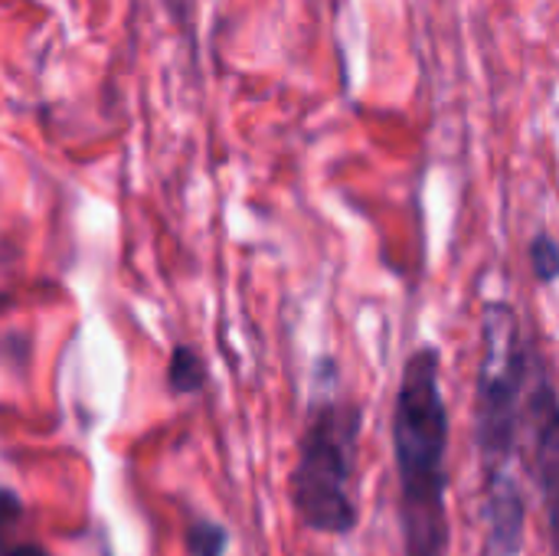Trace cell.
I'll return each instance as SVG.
<instances>
[{
  "mask_svg": "<svg viewBox=\"0 0 559 556\" xmlns=\"http://www.w3.org/2000/svg\"><path fill=\"white\" fill-rule=\"evenodd\" d=\"M537 331L527 334L508 298L481 305V360L475 387V449L481 459V556H521L527 495L521 482V397Z\"/></svg>",
  "mask_w": 559,
  "mask_h": 556,
  "instance_id": "obj_1",
  "label": "cell"
},
{
  "mask_svg": "<svg viewBox=\"0 0 559 556\" xmlns=\"http://www.w3.org/2000/svg\"><path fill=\"white\" fill-rule=\"evenodd\" d=\"M527 256H531V272H534L537 285H544V288L554 285L559 275V246L557 239H554V233L540 229V233L531 239Z\"/></svg>",
  "mask_w": 559,
  "mask_h": 556,
  "instance_id": "obj_7",
  "label": "cell"
},
{
  "mask_svg": "<svg viewBox=\"0 0 559 556\" xmlns=\"http://www.w3.org/2000/svg\"><path fill=\"white\" fill-rule=\"evenodd\" d=\"M364 436V406L341 383L334 357H318L311 397L298 436V459L288 478V501L301 528L328 537H347L360 524L357 459Z\"/></svg>",
  "mask_w": 559,
  "mask_h": 556,
  "instance_id": "obj_3",
  "label": "cell"
},
{
  "mask_svg": "<svg viewBox=\"0 0 559 556\" xmlns=\"http://www.w3.org/2000/svg\"><path fill=\"white\" fill-rule=\"evenodd\" d=\"M26 508L10 485H0V556H52L39 541L23 534Z\"/></svg>",
  "mask_w": 559,
  "mask_h": 556,
  "instance_id": "obj_5",
  "label": "cell"
},
{
  "mask_svg": "<svg viewBox=\"0 0 559 556\" xmlns=\"http://www.w3.org/2000/svg\"><path fill=\"white\" fill-rule=\"evenodd\" d=\"M390 436L400 485L403 556H449L452 423L442 393V351L436 344H419L403 360Z\"/></svg>",
  "mask_w": 559,
  "mask_h": 556,
  "instance_id": "obj_2",
  "label": "cell"
},
{
  "mask_svg": "<svg viewBox=\"0 0 559 556\" xmlns=\"http://www.w3.org/2000/svg\"><path fill=\"white\" fill-rule=\"evenodd\" d=\"M170 10H174V20L177 23H187V0H167Z\"/></svg>",
  "mask_w": 559,
  "mask_h": 556,
  "instance_id": "obj_9",
  "label": "cell"
},
{
  "mask_svg": "<svg viewBox=\"0 0 559 556\" xmlns=\"http://www.w3.org/2000/svg\"><path fill=\"white\" fill-rule=\"evenodd\" d=\"M226 544H229V534L223 524L216 521H197L190 528V547H193V556H226Z\"/></svg>",
  "mask_w": 559,
  "mask_h": 556,
  "instance_id": "obj_8",
  "label": "cell"
},
{
  "mask_svg": "<svg viewBox=\"0 0 559 556\" xmlns=\"http://www.w3.org/2000/svg\"><path fill=\"white\" fill-rule=\"evenodd\" d=\"M210 380L206 360L190 344H174L167 360V390L174 397H197Z\"/></svg>",
  "mask_w": 559,
  "mask_h": 556,
  "instance_id": "obj_6",
  "label": "cell"
},
{
  "mask_svg": "<svg viewBox=\"0 0 559 556\" xmlns=\"http://www.w3.org/2000/svg\"><path fill=\"white\" fill-rule=\"evenodd\" d=\"M105 556H108V554H105Z\"/></svg>",
  "mask_w": 559,
  "mask_h": 556,
  "instance_id": "obj_10",
  "label": "cell"
},
{
  "mask_svg": "<svg viewBox=\"0 0 559 556\" xmlns=\"http://www.w3.org/2000/svg\"><path fill=\"white\" fill-rule=\"evenodd\" d=\"M521 469L534 478L547 511V531L557 534V478H559V397L554 364L540 341L534 344L527 383L521 397Z\"/></svg>",
  "mask_w": 559,
  "mask_h": 556,
  "instance_id": "obj_4",
  "label": "cell"
}]
</instances>
